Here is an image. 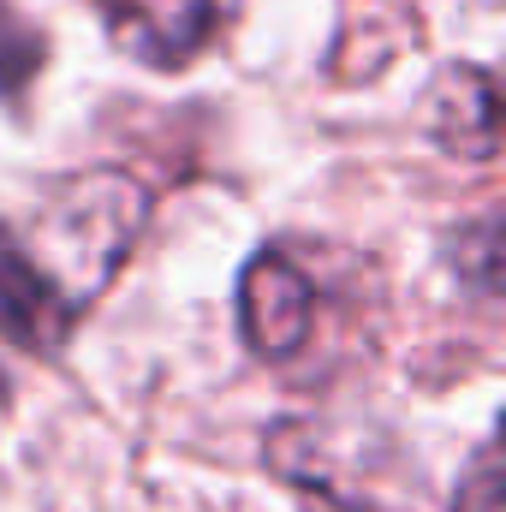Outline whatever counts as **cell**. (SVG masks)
I'll list each match as a JSON object with an SVG mask.
<instances>
[{"mask_svg": "<svg viewBox=\"0 0 506 512\" xmlns=\"http://www.w3.org/2000/svg\"><path fill=\"white\" fill-rule=\"evenodd\" d=\"M143 209H149V197L137 179L114 173V167H96V173L66 179L36 209V227L18 239H24L30 262L42 268V280L60 292V304L78 316L126 262L131 239L143 227Z\"/></svg>", "mask_w": 506, "mask_h": 512, "instance_id": "1", "label": "cell"}, {"mask_svg": "<svg viewBox=\"0 0 506 512\" xmlns=\"http://www.w3.org/2000/svg\"><path fill=\"white\" fill-rule=\"evenodd\" d=\"M310 322H316L310 280L280 251L251 256V268L239 280V328H245L251 352H262V358H292L310 340Z\"/></svg>", "mask_w": 506, "mask_h": 512, "instance_id": "2", "label": "cell"}, {"mask_svg": "<svg viewBox=\"0 0 506 512\" xmlns=\"http://www.w3.org/2000/svg\"><path fill=\"white\" fill-rule=\"evenodd\" d=\"M114 42L143 66H185L221 24V0H96Z\"/></svg>", "mask_w": 506, "mask_h": 512, "instance_id": "3", "label": "cell"}, {"mask_svg": "<svg viewBox=\"0 0 506 512\" xmlns=\"http://www.w3.org/2000/svg\"><path fill=\"white\" fill-rule=\"evenodd\" d=\"M72 328V310L60 304V292L42 280V268L30 262L24 239L12 221H0V334L36 352H54Z\"/></svg>", "mask_w": 506, "mask_h": 512, "instance_id": "4", "label": "cell"}, {"mask_svg": "<svg viewBox=\"0 0 506 512\" xmlns=\"http://www.w3.org/2000/svg\"><path fill=\"white\" fill-rule=\"evenodd\" d=\"M435 137L471 161H489L501 143V102H495V78L477 66H459L441 90H435Z\"/></svg>", "mask_w": 506, "mask_h": 512, "instance_id": "5", "label": "cell"}, {"mask_svg": "<svg viewBox=\"0 0 506 512\" xmlns=\"http://www.w3.org/2000/svg\"><path fill=\"white\" fill-rule=\"evenodd\" d=\"M453 512H501V459H495V441H483L471 453V483L453 495Z\"/></svg>", "mask_w": 506, "mask_h": 512, "instance_id": "6", "label": "cell"}, {"mask_svg": "<svg viewBox=\"0 0 506 512\" xmlns=\"http://www.w3.org/2000/svg\"><path fill=\"white\" fill-rule=\"evenodd\" d=\"M24 72H36V42L12 24V12H6V0H0V84H12V78H24Z\"/></svg>", "mask_w": 506, "mask_h": 512, "instance_id": "7", "label": "cell"}, {"mask_svg": "<svg viewBox=\"0 0 506 512\" xmlns=\"http://www.w3.org/2000/svg\"><path fill=\"white\" fill-rule=\"evenodd\" d=\"M0 399H6V376H0Z\"/></svg>", "mask_w": 506, "mask_h": 512, "instance_id": "8", "label": "cell"}]
</instances>
